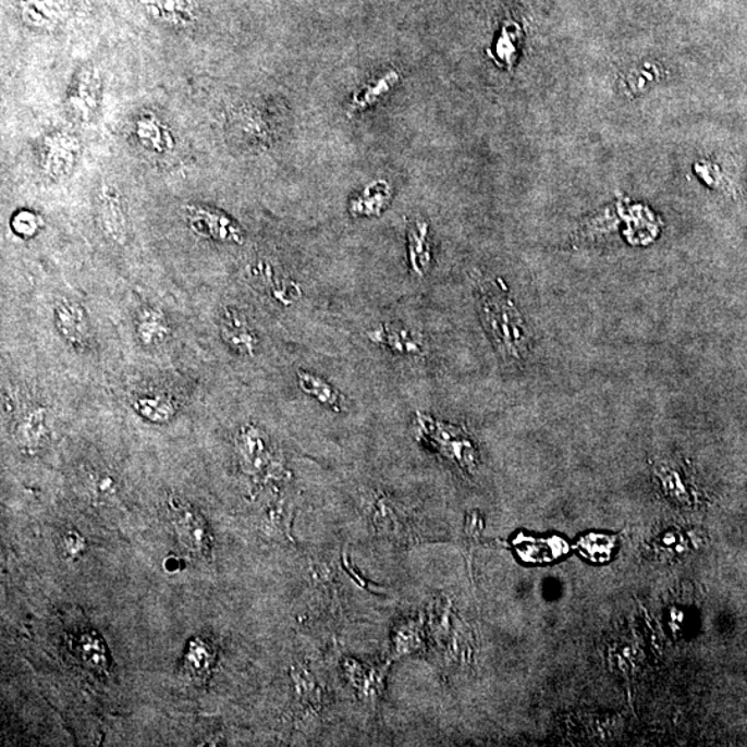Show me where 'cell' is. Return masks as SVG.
Returning <instances> with one entry per match:
<instances>
[{"label":"cell","instance_id":"5bb4252c","mask_svg":"<svg viewBox=\"0 0 747 747\" xmlns=\"http://www.w3.org/2000/svg\"><path fill=\"white\" fill-rule=\"evenodd\" d=\"M182 562L177 560L176 556H169L167 558L166 562H163V566H166V570L169 573L177 572L181 570Z\"/></svg>","mask_w":747,"mask_h":747},{"label":"cell","instance_id":"9c48e42d","mask_svg":"<svg viewBox=\"0 0 747 747\" xmlns=\"http://www.w3.org/2000/svg\"><path fill=\"white\" fill-rule=\"evenodd\" d=\"M46 434V411L42 407L30 408L19 424L17 438L27 449L39 448Z\"/></svg>","mask_w":747,"mask_h":747},{"label":"cell","instance_id":"5b68a950","mask_svg":"<svg viewBox=\"0 0 747 747\" xmlns=\"http://www.w3.org/2000/svg\"><path fill=\"white\" fill-rule=\"evenodd\" d=\"M100 218L106 233L112 242L124 244L126 242V218L120 197L115 193L111 194L109 191H105L100 203Z\"/></svg>","mask_w":747,"mask_h":747},{"label":"cell","instance_id":"7c38bea8","mask_svg":"<svg viewBox=\"0 0 747 747\" xmlns=\"http://www.w3.org/2000/svg\"><path fill=\"white\" fill-rule=\"evenodd\" d=\"M61 544H63L65 554L70 556L79 555L85 550V540L76 531H69L64 535Z\"/></svg>","mask_w":747,"mask_h":747},{"label":"cell","instance_id":"ba28073f","mask_svg":"<svg viewBox=\"0 0 747 747\" xmlns=\"http://www.w3.org/2000/svg\"><path fill=\"white\" fill-rule=\"evenodd\" d=\"M136 331L143 344L152 346L166 340L169 335V326L160 310L147 308L137 316Z\"/></svg>","mask_w":747,"mask_h":747},{"label":"cell","instance_id":"8fae6325","mask_svg":"<svg viewBox=\"0 0 747 747\" xmlns=\"http://www.w3.org/2000/svg\"><path fill=\"white\" fill-rule=\"evenodd\" d=\"M299 382L305 392L319 397L321 402L334 404L335 406L336 397L332 395L330 387H326V383L320 382L308 372H299Z\"/></svg>","mask_w":747,"mask_h":747},{"label":"cell","instance_id":"8992f818","mask_svg":"<svg viewBox=\"0 0 747 747\" xmlns=\"http://www.w3.org/2000/svg\"><path fill=\"white\" fill-rule=\"evenodd\" d=\"M193 226L197 230H204V234L213 237L215 240H233L240 242V232L235 229L228 218L222 217L217 212H209L207 209L196 208L192 209Z\"/></svg>","mask_w":747,"mask_h":747},{"label":"cell","instance_id":"6da1fadb","mask_svg":"<svg viewBox=\"0 0 747 747\" xmlns=\"http://www.w3.org/2000/svg\"><path fill=\"white\" fill-rule=\"evenodd\" d=\"M485 298V316L488 326L498 342L499 350L509 357H521V351L526 347L525 331L521 327V316L510 301Z\"/></svg>","mask_w":747,"mask_h":747},{"label":"cell","instance_id":"30bf717a","mask_svg":"<svg viewBox=\"0 0 747 747\" xmlns=\"http://www.w3.org/2000/svg\"><path fill=\"white\" fill-rule=\"evenodd\" d=\"M76 652L81 654L82 660L88 666L96 670H106L107 664H109L105 644L94 633L81 634L79 638L76 639Z\"/></svg>","mask_w":747,"mask_h":747},{"label":"cell","instance_id":"7a4b0ae2","mask_svg":"<svg viewBox=\"0 0 747 747\" xmlns=\"http://www.w3.org/2000/svg\"><path fill=\"white\" fill-rule=\"evenodd\" d=\"M169 515L179 539L187 550L197 555H207L211 551L212 537L206 519L193 509L187 501L171 495L168 500Z\"/></svg>","mask_w":747,"mask_h":747},{"label":"cell","instance_id":"3957f363","mask_svg":"<svg viewBox=\"0 0 747 747\" xmlns=\"http://www.w3.org/2000/svg\"><path fill=\"white\" fill-rule=\"evenodd\" d=\"M56 327L71 346L85 347L90 341V326L84 306L64 301L56 308Z\"/></svg>","mask_w":747,"mask_h":747},{"label":"cell","instance_id":"4fadbf2b","mask_svg":"<svg viewBox=\"0 0 747 747\" xmlns=\"http://www.w3.org/2000/svg\"><path fill=\"white\" fill-rule=\"evenodd\" d=\"M91 486L96 494L110 495L115 493V480L107 474H97L91 477Z\"/></svg>","mask_w":747,"mask_h":747},{"label":"cell","instance_id":"277c9868","mask_svg":"<svg viewBox=\"0 0 747 747\" xmlns=\"http://www.w3.org/2000/svg\"><path fill=\"white\" fill-rule=\"evenodd\" d=\"M220 330H222L224 342L233 350L253 355L257 340H255L248 321L242 311L233 308L224 310L222 321H220Z\"/></svg>","mask_w":747,"mask_h":747},{"label":"cell","instance_id":"52a82bcc","mask_svg":"<svg viewBox=\"0 0 747 747\" xmlns=\"http://www.w3.org/2000/svg\"><path fill=\"white\" fill-rule=\"evenodd\" d=\"M135 411L151 423H167L176 414V404L166 393L151 392L136 397Z\"/></svg>","mask_w":747,"mask_h":747}]
</instances>
